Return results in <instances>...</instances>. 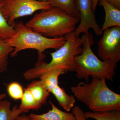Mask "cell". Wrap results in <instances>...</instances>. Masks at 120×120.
Here are the masks:
<instances>
[{
  "label": "cell",
  "instance_id": "1",
  "mask_svg": "<svg viewBox=\"0 0 120 120\" xmlns=\"http://www.w3.org/2000/svg\"><path fill=\"white\" fill-rule=\"evenodd\" d=\"M90 83L80 82L71 87L77 100L92 112L120 111V95L109 88L105 78H92Z\"/></svg>",
  "mask_w": 120,
  "mask_h": 120
},
{
  "label": "cell",
  "instance_id": "2",
  "mask_svg": "<svg viewBox=\"0 0 120 120\" xmlns=\"http://www.w3.org/2000/svg\"><path fill=\"white\" fill-rule=\"evenodd\" d=\"M64 37V44L56 51L50 53L51 61L49 63L39 61L35 67L24 72L25 79L30 80L38 79L45 72L57 69H64L65 73L75 71V57L82 51V38L76 37L75 31L65 35Z\"/></svg>",
  "mask_w": 120,
  "mask_h": 120
},
{
  "label": "cell",
  "instance_id": "3",
  "mask_svg": "<svg viewBox=\"0 0 120 120\" xmlns=\"http://www.w3.org/2000/svg\"><path fill=\"white\" fill-rule=\"evenodd\" d=\"M81 38L82 51L75 58L77 79H84L87 83L89 82L90 76L113 81L117 64L101 60L95 55L91 48L94 39L90 32L83 34Z\"/></svg>",
  "mask_w": 120,
  "mask_h": 120
},
{
  "label": "cell",
  "instance_id": "4",
  "mask_svg": "<svg viewBox=\"0 0 120 120\" xmlns=\"http://www.w3.org/2000/svg\"><path fill=\"white\" fill-rule=\"evenodd\" d=\"M79 22V18L60 9L52 8L35 14L26 25L45 37L54 38L75 31Z\"/></svg>",
  "mask_w": 120,
  "mask_h": 120
},
{
  "label": "cell",
  "instance_id": "5",
  "mask_svg": "<svg viewBox=\"0 0 120 120\" xmlns=\"http://www.w3.org/2000/svg\"><path fill=\"white\" fill-rule=\"evenodd\" d=\"M14 27V34L10 38L4 40L9 45L14 48L10 55L13 57L22 50L30 49L38 51L39 61H41L45 57L43 53L45 50L58 49L65 41L64 36L54 38L45 37L27 26L21 21L16 23Z\"/></svg>",
  "mask_w": 120,
  "mask_h": 120
},
{
  "label": "cell",
  "instance_id": "6",
  "mask_svg": "<svg viewBox=\"0 0 120 120\" xmlns=\"http://www.w3.org/2000/svg\"><path fill=\"white\" fill-rule=\"evenodd\" d=\"M51 8L47 1L38 0H2L1 7L3 15L9 24L12 26L16 23L15 20L19 17Z\"/></svg>",
  "mask_w": 120,
  "mask_h": 120
},
{
  "label": "cell",
  "instance_id": "7",
  "mask_svg": "<svg viewBox=\"0 0 120 120\" xmlns=\"http://www.w3.org/2000/svg\"><path fill=\"white\" fill-rule=\"evenodd\" d=\"M98 42V54L103 61L117 64L120 60V26L107 28Z\"/></svg>",
  "mask_w": 120,
  "mask_h": 120
},
{
  "label": "cell",
  "instance_id": "8",
  "mask_svg": "<svg viewBox=\"0 0 120 120\" xmlns=\"http://www.w3.org/2000/svg\"><path fill=\"white\" fill-rule=\"evenodd\" d=\"M75 4L80 15L79 24L75 31L76 37L87 33L91 28L97 36L102 34L92 10V0H76Z\"/></svg>",
  "mask_w": 120,
  "mask_h": 120
},
{
  "label": "cell",
  "instance_id": "9",
  "mask_svg": "<svg viewBox=\"0 0 120 120\" xmlns=\"http://www.w3.org/2000/svg\"><path fill=\"white\" fill-rule=\"evenodd\" d=\"M99 5L102 6L105 13V21L101 29L102 34L107 28L120 26V10L113 7L105 0H99Z\"/></svg>",
  "mask_w": 120,
  "mask_h": 120
},
{
  "label": "cell",
  "instance_id": "10",
  "mask_svg": "<svg viewBox=\"0 0 120 120\" xmlns=\"http://www.w3.org/2000/svg\"><path fill=\"white\" fill-rule=\"evenodd\" d=\"M49 102L52 106V109L43 114L31 113L29 116L31 120H77L72 113L63 112L52 102Z\"/></svg>",
  "mask_w": 120,
  "mask_h": 120
},
{
  "label": "cell",
  "instance_id": "11",
  "mask_svg": "<svg viewBox=\"0 0 120 120\" xmlns=\"http://www.w3.org/2000/svg\"><path fill=\"white\" fill-rule=\"evenodd\" d=\"M51 92L56 98L59 105L67 112H70L74 107L75 102V97L67 94L64 88L58 86Z\"/></svg>",
  "mask_w": 120,
  "mask_h": 120
},
{
  "label": "cell",
  "instance_id": "12",
  "mask_svg": "<svg viewBox=\"0 0 120 120\" xmlns=\"http://www.w3.org/2000/svg\"><path fill=\"white\" fill-rule=\"evenodd\" d=\"M65 73L64 69H53L42 75L39 77L40 80L45 88L50 93L57 86H58L59 76Z\"/></svg>",
  "mask_w": 120,
  "mask_h": 120
},
{
  "label": "cell",
  "instance_id": "13",
  "mask_svg": "<svg viewBox=\"0 0 120 120\" xmlns=\"http://www.w3.org/2000/svg\"><path fill=\"white\" fill-rule=\"evenodd\" d=\"M34 98L42 106L46 103L50 92L43 86L41 81L34 80L27 86Z\"/></svg>",
  "mask_w": 120,
  "mask_h": 120
},
{
  "label": "cell",
  "instance_id": "14",
  "mask_svg": "<svg viewBox=\"0 0 120 120\" xmlns=\"http://www.w3.org/2000/svg\"><path fill=\"white\" fill-rule=\"evenodd\" d=\"M47 1L52 8L60 9L71 16L80 18L75 0H47Z\"/></svg>",
  "mask_w": 120,
  "mask_h": 120
},
{
  "label": "cell",
  "instance_id": "15",
  "mask_svg": "<svg viewBox=\"0 0 120 120\" xmlns=\"http://www.w3.org/2000/svg\"><path fill=\"white\" fill-rule=\"evenodd\" d=\"M11 102L7 100L0 101V120H15L22 114L17 105L11 109Z\"/></svg>",
  "mask_w": 120,
  "mask_h": 120
},
{
  "label": "cell",
  "instance_id": "16",
  "mask_svg": "<svg viewBox=\"0 0 120 120\" xmlns=\"http://www.w3.org/2000/svg\"><path fill=\"white\" fill-rule=\"evenodd\" d=\"M24 91L21 104L19 107L22 113L27 112L31 109H38L41 107L29 90L26 88Z\"/></svg>",
  "mask_w": 120,
  "mask_h": 120
},
{
  "label": "cell",
  "instance_id": "17",
  "mask_svg": "<svg viewBox=\"0 0 120 120\" xmlns=\"http://www.w3.org/2000/svg\"><path fill=\"white\" fill-rule=\"evenodd\" d=\"M14 50V48L9 45L4 40L0 38V73L7 70L8 57Z\"/></svg>",
  "mask_w": 120,
  "mask_h": 120
},
{
  "label": "cell",
  "instance_id": "18",
  "mask_svg": "<svg viewBox=\"0 0 120 120\" xmlns=\"http://www.w3.org/2000/svg\"><path fill=\"white\" fill-rule=\"evenodd\" d=\"M88 118L95 120H120V111L112 110L102 112H85Z\"/></svg>",
  "mask_w": 120,
  "mask_h": 120
},
{
  "label": "cell",
  "instance_id": "19",
  "mask_svg": "<svg viewBox=\"0 0 120 120\" xmlns=\"http://www.w3.org/2000/svg\"><path fill=\"white\" fill-rule=\"evenodd\" d=\"M2 1L0 2V38L5 40L12 37L15 32L14 26L9 24L2 15L1 9Z\"/></svg>",
  "mask_w": 120,
  "mask_h": 120
},
{
  "label": "cell",
  "instance_id": "20",
  "mask_svg": "<svg viewBox=\"0 0 120 120\" xmlns=\"http://www.w3.org/2000/svg\"><path fill=\"white\" fill-rule=\"evenodd\" d=\"M22 87L19 83L13 82L8 84L7 91L9 96L15 100L21 99L23 95Z\"/></svg>",
  "mask_w": 120,
  "mask_h": 120
},
{
  "label": "cell",
  "instance_id": "21",
  "mask_svg": "<svg viewBox=\"0 0 120 120\" xmlns=\"http://www.w3.org/2000/svg\"><path fill=\"white\" fill-rule=\"evenodd\" d=\"M72 113L75 116L77 120H86L88 118L85 112L78 106H74L72 108Z\"/></svg>",
  "mask_w": 120,
  "mask_h": 120
},
{
  "label": "cell",
  "instance_id": "22",
  "mask_svg": "<svg viewBox=\"0 0 120 120\" xmlns=\"http://www.w3.org/2000/svg\"><path fill=\"white\" fill-rule=\"evenodd\" d=\"M112 5L120 10V0H105Z\"/></svg>",
  "mask_w": 120,
  "mask_h": 120
},
{
  "label": "cell",
  "instance_id": "23",
  "mask_svg": "<svg viewBox=\"0 0 120 120\" xmlns=\"http://www.w3.org/2000/svg\"><path fill=\"white\" fill-rule=\"evenodd\" d=\"M15 120H31L29 116H27L24 114L22 116H19L16 118Z\"/></svg>",
  "mask_w": 120,
  "mask_h": 120
},
{
  "label": "cell",
  "instance_id": "24",
  "mask_svg": "<svg viewBox=\"0 0 120 120\" xmlns=\"http://www.w3.org/2000/svg\"><path fill=\"white\" fill-rule=\"evenodd\" d=\"M99 0H92V10L94 13L98 5V3L99 2Z\"/></svg>",
  "mask_w": 120,
  "mask_h": 120
},
{
  "label": "cell",
  "instance_id": "25",
  "mask_svg": "<svg viewBox=\"0 0 120 120\" xmlns=\"http://www.w3.org/2000/svg\"><path fill=\"white\" fill-rule=\"evenodd\" d=\"M7 94L5 93L0 94V101L4 100L7 97Z\"/></svg>",
  "mask_w": 120,
  "mask_h": 120
},
{
  "label": "cell",
  "instance_id": "26",
  "mask_svg": "<svg viewBox=\"0 0 120 120\" xmlns=\"http://www.w3.org/2000/svg\"><path fill=\"white\" fill-rule=\"evenodd\" d=\"M40 1H47V0H38Z\"/></svg>",
  "mask_w": 120,
  "mask_h": 120
},
{
  "label": "cell",
  "instance_id": "27",
  "mask_svg": "<svg viewBox=\"0 0 120 120\" xmlns=\"http://www.w3.org/2000/svg\"><path fill=\"white\" fill-rule=\"evenodd\" d=\"M2 0H0V2H1V1H2Z\"/></svg>",
  "mask_w": 120,
  "mask_h": 120
}]
</instances>
